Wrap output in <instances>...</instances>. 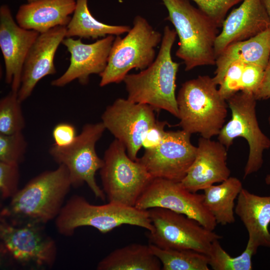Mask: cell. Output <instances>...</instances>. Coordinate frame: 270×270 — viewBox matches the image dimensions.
<instances>
[{
    "label": "cell",
    "instance_id": "6da1fadb",
    "mask_svg": "<svg viewBox=\"0 0 270 270\" xmlns=\"http://www.w3.org/2000/svg\"><path fill=\"white\" fill-rule=\"evenodd\" d=\"M72 187L67 168L59 164L29 180L2 208L0 216L16 223L46 225L59 214Z\"/></svg>",
    "mask_w": 270,
    "mask_h": 270
},
{
    "label": "cell",
    "instance_id": "7a4b0ae2",
    "mask_svg": "<svg viewBox=\"0 0 270 270\" xmlns=\"http://www.w3.org/2000/svg\"><path fill=\"white\" fill-rule=\"evenodd\" d=\"M176 36L174 30L165 26L154 60L138 73L128 74L123 82L129 100L164 110L178 118L176 90L180 64L173 60L171 54Z\"/></svg>",
    "mask_w": 270,
    "mask_h": 270
},
{
    "label": "cell",
    "instance_id": "3957f363",
    "mask_svg": "<svg viewBox=\"0 0 270 270\" xmlns=\"http://www.w3.org/2000/svg\"><path fill=\"white\" fill-rule=\"evenodd\" d=\"M178 37L176 55L185 65V70L215 65L214 44L218 27L208 16L188 0H162Z\"/></svg>",
    "mask_w": 270,
    "mask_h": 270
},
{
    "label": "cell",
    "instance_id": "277c9868",
    "mask_svg": "<svg viewBox=\"0 0 270 270\" xmlns=\"http://www.w3.org/2000/svg\"><path fill=\"white\" fill-rule=\"evenodd\" d=\"M178 125L190 134L211 138L224 124L228 104L212 78L199 76L183 83L176 96Z\"/></svg>",
    "mask_w": 270,
    "mask_h": 270
},
{
    "label": "cell",
    "instance_id": "5b68a950",
    "mask_svg": "<svg viewBox=\"0 0 270 270\" xmlns=\"http://www.w3.org/2000/svg\"><path fill=\"white\" fill-rule=\"evenodd\" d=\"M54 220L57 231L65 236H72L82 226L92 227L102 234L123 224L141 227L148 232L154 230L148 210L112 202L93 204L78 194L66 202Z\"/></svg>",
    "mask_w": 270,
    "mask_h": 270
},
{
    "label": "cell",
    "instance_id": "8992f818",
    "mask_svg": "<svg viewBox=\"0 0 270 270\" xmlns=\"http://www.w3.org/2000/svg\"><path fill=\"white\" fill-rule=\"evenodd\" d=\"M162 34L155 30L143 16H135L132 26L124 38L115 37L107 65L100 77V86L124 81L132 70H143L156 58V48L161 43Z\"/></svg>",
    "mask_w": 270,
    "mask_h": 270
},
{
    "label": "cell",
    "instance_id": "52a82bcc",
    "mask_svg": "<svg viewBox=\"0 0 270 270\" xmlns=\"http://www.w3.org/2000/svg\"><path fill=\"white\" fill-rule=\"evenodd\" d=\"M58 254L55 240L45 225L16 223L0 216V254L8 262L34 268H50Z\"/></svg>",
    "mask_w": 270,
    "mask_h": 270
},
{
    "label": "cell",
    "instance_id": "ba28073f",
    "mask_svg": "<svg viewBox=\"0 0 270 270\" xmlns=\"http://www.w3.org/2000/svg\"><path fill=\"white\" fill-rule=\"evenodd\" d=\"M103 160L100 176L108 202L134 206L153 178L139 162L130 158L124 145L116 139L106 150Z\"/></svg>",
    "mask_w": 270,
    "mask_h": 270
},
{
    "label": "cell",
    "instance_id": "9c48e42d",
    "mask_svg": "<svg viewBox=\"0 0 270 270\" xmlns=\"http://www.w3.org/2000/svg\"><path fill=\"white\" fill-rule=\"evenodd\" d=\"M256 101L253 93L245 91H240L227 100L231 118L218 135V141L227 149L237 138L246 140L249 154L244 169V178L262 168L263 152L270 148V138L262 132L258 124Z\"/></svg>",
    "mask_w": 270,
    "mask_h": 270
},
{
    "label": "cell",
    "instance_id": "30bf717a",
    "mask_svg": "<svg viewBox=\"0 0 270 270\" xmlns=\"http://www.w3.org/2000/svg\"><path fill=\"white\" fill-rule=\"evenodd\" d=\"M106 130L102 122L86 124L71 144L60 147L54 144L49 149L53 160L67 168L72 187L78 188L86 184L94 196L104 202L106 194L96 179L104 160L97 154L96 146Z\"/></svg>",
    "mask_w": 270,
    "mask_h": 270
},
{
    "label": "cell",
    "instance_id": "8fae6325",
    "mask_svg": "<svg viewBox=\"0 0 270 270\" xmlns=\"http://www.w3.org/2000/svg\"><path fill=\"white\" fill-rule=\"evenodd\" d=\"M154 230L150 244L164 249L190 250L208 254L212 242L222 236L184 214L162 208L148 210Z\"/></svg>",
    "mask_w": 270,
    "mask_h": 270
},
{
    "label": "cell",
    "instance_id": "7c38bea8",
    "mask_svg": "<svg viewBox=\"0 0 270 270\" xmlns=\"http://www.w3.org/2000/svg\"><path fill=\"white\" fill-rule=\"evenodd\" d=\"M134 206L144 210L153 208L168 209L192 218L211 230L217 225L204 204V194L188 190L180 182L153 178Z\"/></svg>",
    "mask_w": 270,
    "mask_h": 270
},
{
    "label": "cell",
    "instance_id": "4fadbf2b",
    "mask_svg": "<svg viewBox=\"0 0 270 270\" xmlns=\"http://www.w3.org/2000/svg\"><path fill=\"white\" fill-rule=\"evenodd\" d=\"M154 110L148 104L118 98L106 108L102 122L124 145L130 158L136 160L144 134L157 122Z\"/></svg>",
    "mask_w": 270,
    "mask_h": 270
},
{
    "label": "cell",
    "instance_id": "5bb4252c",
    "mask_svg": "<svg viewBox=\"0 0 270 270\" xmlns=\"http://www.w3.org/2000/svg\"><path fill=\"white\" fill-rule=\"evenodd\" d=\"M191 134L185 130H168L156 148L146 150L138 158L152 178L180 182L193 162L197 147L190 141Z\"/></svg>",
    "mask_w": 270,
    "mask_h": 270
},
{
    "label": "cell",
    "instance_id": "9a60e30c",
    "mask_svg": "<svg viewBox=\"0 0 270 270\" xmlns=\"http://www.w3.org/2000/svg\"><path fill=\"white\" fill-rule=\"evenodd\" d=\"M114 38L109 35L86 44L80 38H66L62 44L70 54V64L62 75L51 82V85L64 87L75 80L82 85L88 84L90 75H100L104 70Z\"/></svg>",
    "mask_w": 270,
    "mask_h": 270
},
{
    "label": "cell",
    "instance_id": "2e32d148",
    "mask_svg": "<svg viewBox=\"0 0 270 270\" xmlns=\"http://www.w3.org/2000/svg\"><path fill=\"white\" fill-rule=\"evenodd\" d=\"M39 34L20 26L8 6H0V48L4 62L5 82L14 92L18 93L20 88L24 62Z\"/></svg>",
    "mask_w": 270,
    "mask_h": 270
},
{
    "label": "cell",
    "instance_id": "e0dca14e",
    "mask_svg": "<svg viewBox=\"0 0 270 270\" xmlns=\"http://www.w3.org/2000/svg\"><path fill=\"white\" fill-rule=\"evenodd\" d=\"M66 26L56 27L40 34L32 45L24 64L18 92L22 102L31 96L40 80L56 73L54 56L58 46L66 38Z\"/></svg>",
    "mask_w": 270,
    "mask_h": 270
},
{
    "label": "cell",
    "instance_id": "ac0fdd59",
    "mask_svg": "<svg viewBox=\"0 0 270 270\" xmlns=\"http://www.w3.org/2000/svg\"><path fill=\"white\" fill-rule=\"evenodd\" d=\"M194 160L180 182L192 192H197L230 176L226 163L227 148L219 141L201 136L198 140Z\"/></svg>",
    "mask_w": 270,
    "mask_h": 270
},
{
    "label": "cell",
    "instance_id": "d6986e66",
    "mask_svg": "<svg viewBox=\"0 0 270 270\" xmlns=\"http://www.w3.org/2000/svg\"><path fill=\"white\" fill-rule=\"evenodd\" d=\"M214 44L217 58L229 45L252 38L270 28L262 0H243L224 19Z\"/></svg>",
    "mask_w": 270,
    "mask_h": 270
},
{
    "label": "cell",
    "instance_id": "ffe728a7",
    "mask_svg": "<svg viewBox=\"0 0 270 270\" xmlns=\"http://www.w3.org/2000/svg\"><path fill=\"white\" fill-rule=\"evenodd\" d=\"M76 6V0H36L21 5L16 20L22 28L39 34L57 26H66Z\"/></svg>",
    "mask_w": 270,
    "mask_h": 270
},
{
    "label": "cell",
    "instance_id": "44dd1931",
    "mask_svg": "<svg viewBox=\"0 0 270 270\" xmlns=\"http://www.w3.org/2000/svg\"><path fill=\"white\" fill-rule=\"evenodd\" d=\"M234 213L244 226L248 242L257 248H270V196H260L244 188L240 192Z\"/></svg>",
    "mask_w": 270,
    "mask_h": 270
},
{
    "label": "cell",
    "instance_id": "7402d4cb",
    "mask_svg": "<svg viewBox=\"0 0 270 270\" xmlns=\"http://www.w3.org/2000/svg\"><path fill=\"white\" fill-rule=\"evenodd\" d=\"M270 56V28L249 39L229 45L217 58L212 79L219 86L234 62L254 64L266 68Z\"/></svg>",
    "mask_w": 270,
    "mask_h": 270
},
{
    "label": "cell",
    "instance_id": "603a6c76",
    "mask_svg": "<svg viewBox=\"0 0 270 270\" xmlns=\"http://www.w3.org/2000/svg\"><path fill=\"white\" fill-rule=\"evenodd\" d=\"M159 259L150 244L134 243L116 248L101 260L97 270H160Z\"/></svg>",
    "mask_w": 270,
    "mask_h": 270
},
{
    "label": "cell",
    "instance_id": "cb8c5ba5",
    "mask_svg": "<svg viewBox=\"0 0 270 270\" xmlns=\"http://www.w3.org/2000/svg\"><path fill=\"white\" fill-rule=\"evenodd\" d=\"M242 188L239 179L230 176L219 184L203 190L204 204L217 224L225 226L235 222L234 201Z\"/></svg>",
    "mask_w": 270,
    "mask_h": 270
},
{
    "label": "cell",
    "instance_id": "d4e9b609",
    "mask_svg": "<svg viewBox=\"0 0 270 270\" xmlns=\"http://www.w3.org/2000/svg\"><path fill=\"white\" fill-rule=\"evenodd\" d=\"M88 0H76V6L72 16L66 26V38L97 39L109 35L120 36L127 33L129 26H114L97 20L88 7Z\"/></svg>",
    "mask_w": 270,
    "mask_h": 270
},
{
    "label": "cell",
    "instance_id": "484cf974",
    "mask_svg": "<svg viewBox=\"0 0 270 270\" xmlns=\"http://www.w3.org/2000/svg\"><path fill=\"white\" fill-rule=\"evenodd\" d=\"M162 270H209L207 255L190 250L164 249L149 244Z\"/></svg>",
    "mask_w": 270,
    "mask_h": 270
},
{
    "label": "cell",
    "instance_id": "4316f807",
    "mask_svg": "<svg viewBox=\"0 0 270 270\" xmlns=\"http://www.w3.org/2000/svg\"><path fill=\"white\" fill-rule=\"evenodd\" d=\"M258 248L248 242L239 256H232L222 246L219 240H214L207 254L209 266L214 270H252V258Z\"/></svg>",
    "mask_w": 270,
    "mask_h": 270
},
{
    "label": "cell",
    "instance_id": "83f0119b",
    "mask_svg": "<svg viewBox=\"0 0 270 270\" xmlns=\"http://www.w3.org/2000/svg\"><path fill=\"white\" fill-rule=\"evenodd\" d=\"M18 93L10 91L0 100V134L22 132L26 122Z\"/></svg>",
    "mask_w": 270,
    "mask_h": 270
},
{
    "label": "cell",
    "instance_id": "f1b7e54d",
    "mask_svg": "<svg viewBox=\"0 0 270 270\" xmlns=\"http://www.w3.org/2000/svg\"><path fill=\"white\" fill-rule=\"evenodd\" d=\"M28 142L22 134H0V162L20 164L24 160Z\"/></svg>",
    "mask_w": 270,
    "mask_h": 270
},
{
    "label": "cell",
    "instance_id": "f546056e",
    "mask_svg": "<svg viewBox=\"0 0 270 270\" xmlns=\"http://www.w3.org/2000/svg\"><path fill=\"white\" fill-rule=\"evenodd\" d=\"M19 164L0 162V192L2 200L11 199L19 190Z\"/></svg>",
    "mask_w": 270,
    "mask_h": 270
},
{
    "label": "cell",
    "instance_id": "4dcf8cb0",
    "mask_svg": "<svg viewBox=\"0 0 270 270\" xmlns=\"http://www.w3.org/2000/svg\"><path fill=\"white\" fill-rule=\"evenodd\" d=\"M198 8L212 20L218 28L222 26L228 12L243 0H192Z\"/></svg>",
    "mask_w": 270,
    "mask_h": 270
},
{
    "label": "cell",
    "instance_id": "1f68e13d",
    "mask_svg": "<svg viewBox=\"0 0 270 270\" xmlns=\"http://www.w3.org/2000/svg\"><path fill=\"white\" fill-rule=\"evenodd\" d=\"M244 64L239 62L232 64L219 85V92L226 100L240 91L242 75Z\"/></svg>",
    "mask_w": 270,
    "mask_h": 270
},
{
    "label": "cell",
    "instance_id": "d6a6232c",
    "mask_svg": "<svg viewBox=\"0 0 270 270\" xmlns=\"http://www.w3.org/2000/svg\"><path fill=\"white\" fill-rule=\"evenodd\" d=\"M264 68L254 64H246L243 68L240 91L254 93L262 80Z\"/></svg>",
    "mask_w": 270,
    "mask_h": 270
},
{
    "label": "cell",
    "instance_id": "836d02e7",
    "mask_svg": "<svg viewBox=\"0 0 270 270\" xmlns=\"http://www.w3.org/2000/svg\"><path fill=\"white\" fill-rule=\"evenodd\" d=\"M52 136L54 144L64 147L71 144L76 139L78 134L75 126L72 124L61 122L54 127Z\"/></svg>",
    "mask_w": 270,
    "mask_h": 270
},
{
    "label": "cell",
    "instance_id": "e575fe53",
    "mask_svg": "<svg viewBox=\"0 0 270 270\" xmlns=\"http://www.w3.org/2000/svg\"><path fill=\"white\" fill-rule=\"evenodd\" d=\"M167 124L166 122L157 120L156 123L146 132L142 142V147L145 150L154 148L161 142L166 132L165 126Z\"/></svg>",
    "mask_w": 270,
    "mask_h": 270
},
{
    "label": "cell",
    "instance_id": "d590c367",
    "mask_svg": "<svg viewBox=\"0 0 270 270\" xmlns=\"http://www.w3.org/2000/svg\"><path fill=\"white\" fill-rule=\"evenodd\" d=\"M254 94L256 100L270 98V56L262 82Z\"/></svg>",
    "mask_w": 270,
    "mask_h": 270
},
{
    "label": "cell",
    "instance_id": "8d00e7d4",
    "mask_svg": "<svg viewBox=\"0 0 270 270\" xmlns=\"http://www.w3.org/2000/svg\"><path fill=\"white\" fill-rule=\"evenodd\" d=\"M262 2L270 20V0H262Z\"/></svg>",
    "mask_w": 270,
    "mask_h": 270
},
{
    "label": "cell",
    "instance_id": "74e56055",
    "mask_svg": "<svg viewBox=\"0 0 270 270\" xmlns=\"http://www.w3.org/2000/svg\"><path fill=\"white\" fill-rule=\"evenodd\" d=\"M265 182L268 185H270V174H268L265 178Z\"/></svg>",
    "mask_w": 270,
    "mask_h": 270
},
{
    "label": "cell",
    "instance_id": "f35d334b",
    "mask_svg": "<svg viewBox=\"0 0 270 270\" xmlns=\"http://www.w3.org/2000/svg\"><path fill=\"white\" fill-rule=\"evenodd\" d=\"M28 2H32L36 0H26Z\"/></svg>",
    "mask_w": 270,
    "mask_h": 270
},
{
    "label": "cell",
    "instance_id": "ab89813d",
    "mask_svg": "<svg viewBox=\"0 0 270 270\" xmlns=\"http://www.w3.org/2000/svg\"><path fill=\"white\" fill-rule=\"evenodd\" d=\"M268 122L269 124L270 125V115L269 116L268 118Z\"/></svg>",
    "mask_w": 270,
    "mask_h": 270
}]
</instances>
